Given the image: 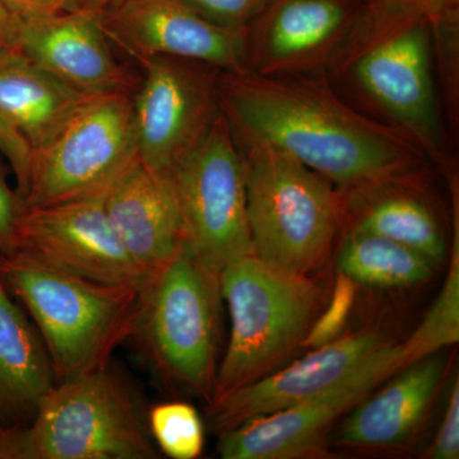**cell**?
I'll use <instances>...</instances> for the list:
<instances>
[{
  "label": "cell",
  "mask_w": 459,
  "mask_h": 459,
  "mask_svg": "<svg viewBox=\"0 0 459 459\" xmlns=\"http://www.w3.org/2000/svg\"><path fill=\"white\" fill-rule=\"evenodd\" d=\"M394 2L427 18L433 27L458 22L459 0H394Z\"/></svg>",
  "instance_id": "f546056e"
},
{
  "label": "cell",
  "mask_w": 459,
  "mask_h": 459,
  "mask_svg": "<svg viewBox=\"0 0 459 459\" xmlns=\"http://www.w3.org/2000/svg\"><path fill=\"white\" fill-rule=\"evenodd\" d=\"M220 287L231 333L210 402L280 369L303 349L329 298L309 276L281 270L255 255L226 265Z\"/></svg>",
  "instance_id": "277c9868"
},
{
  "label": "cell",
  "mask_w": 459,
  "mask_h": 459,
  "mask_svg": "<svg viewBox=\"0 0 459 459\" xmlns=\"http://www.w3.org/2000/svg\"><path fill=\"white\" fill-rule=\"evenodd\" d=\"M241 144L253 255L281 270L310 276L327 263L342 231L340 190L265 142Z\"/></svg>",
  "instance_id": "5b68a950"
},
{
  "label": "cell",
  "mask_w": 459,
  "mask_h": 459,
  "mask_svg": "<svg viewBox=\"0 0 459 459\" xmlns=\"http://www.w3.org/2000/svg\"><path fill=\"white\" fill-rule=\"evenodd\" d=\"M197 13L216 25L246 32L271 0H183Z\"/></svg>",
  "instance_id": "484cf974"
},
{
  "label": "cell",
  "mask_w": 459,
  "mask_h": 459,
  "mask_svg": "<svg viewBox=\"0 0 459 459\" xmlns=\"http://www.w3.org/2000/svg\"><path fill=\"white\" fill-rule=\"evenodd\" d=\"M406 365L409 361L402 343L385 342L325 391L220 433V457L295 459L322 455L332 429L342 416Z\"/></svg>",
  "instance_id": "8fae6325"
},
{
  "label": "cell",
  "mask_w": 459,
  "mask_h": 459,
  "mask_svg": "<svg viewBox=\"0 0 459 459\" xmlns=\"http://www.w3.org/2000/svg\"><path fill=\"white\" fill-rule=\"evenodd\" d=\"M132 95L87 96L59 131L32 151L27 207L100 197L131 168L138 159Z\"/></svg>",
  "instance_id": "ba28073f"
},
{
  "label": "cell",
  "mask_w": 459,
  "mask_h": 459,
  "mask_svg": "<svg viewBox=\"0 0 459 459\" xmlns=\"http://www.w3.org/2000/svg\"><path fill=\"white\" fill-rule=\"evenodd\" d=\"M427 174L425 169L409 177L340 190L343 228L397 241L440 264L448 247L427 193Z\"/></svg>",
  "instance_id": "d6986e66"
},
{
  "label": "cell",
  "mask_w": 459,
  "mask_h": 459,
  "mask_svg": "<svg viewBox=\"0 0 459 459\" xmlns=\"http://www.w3.org/2000/svg\"><path fill=\"white\" fill-rule=\"evenodd\" d=\"M0 274L35 322L56 383L108 367L132 337L140 286L81 279L21 250L0 255Z\"/></svg>",
  "instance_id": "3957f363"
},
{
  "label": "cell",
  "mask_w": 459,
  "mask_h": 459,
  "mask_svg": "<svg viewBox=\"0 0 459 459\" xmlns=\"http://www.w3.org/2000/svg\"><path fill=\"white\" fill-rule=\"evenodd\" d=\"M86 98L22 53L0 62V115L32 151L53 137Z\"/></svg>",
  "instance_id": "ffe728a7"
},
{
  "label": "cell",
  "mask_w": 459,
  "mask_h": 459,
  "mask_svg": "<svg viewBox=\"0 0 459 459\" xmlns=\"http://www.w3.org/2000/svg\"><path fill=\"white\" fill-rule=\"evenodd\" d=\"M362 2L368 3V2H370V0H362Z\"/></svg>",
  "instance_id": "e575fe53"
},
{
  "label": "cell",
  "mask_w": 459,
  "mask_h": 459,
  "mask_svg": "<svg viewBox=\"0 0 459 459\" xmlns=\"http://www.w3.org/2000/svg\"><path fill=\"white\" fill-rule=\"evenodd\" d=\"M362 0H271L244 32L246 68L264 75L312 74L328 68Z\"/></svg>",
  "instance_id": "4fadbf2b"
},
{
  "label": "cell",
  "mask_w": 459,
  "mask_h": 459,
  "mask_svg": "<svg viewBox=\"0 0 459 459\" xmlns=\"http://www.w3.org/2000/svg\"><path fill=\"white\" fill-rule=\"evenodd\" d=\"M437 263L389 238L346 230L337 256L340 273L358 286L409 289L430 280Z\"/></svg>",
  "instance_id": "7402d4cb"
},
{
  "label": "cell",
  "mask_w": 459,
  "mask_h": 459,
  "mask_svg": "<svg viewBox=\"0 0 459 459\" xmlns=\"http://www.w3.org/2000/svg\"><path fill=\"white\" fill-rule=\"evenodd\" d=\"M33 415L30 459L159 457L134 395L108 365L56 382Z\"/></svg>",
  "instance_id": "52a82bcc"
},
{
  "label": "cell",
  "mask_w": 459,
  "mask_h": 459,
  "mask_svg": "<svg viewBox=\"0 0 459 459\" xmlns=\"http://www.w3.org/2000/svg\"><path fill=\"white\" fill-rule=\"evenodd\" d=\"M169 178L186 244L199 262L220 274L226 265L253 255L243 155L221 111L204 140Z\"/></svg>",
  "instance_id": "9c48e42d"
},
{
  "label": "cell",
  "mask_w": 459,
  "mask_h": 459,
  "mask_svg": "<svg viewBox=\"0 0 459 459\" xmlns=\"http://www.w3.org/2000/svg\"><path fill=\"white\" fill-rule=\"evenodd\" d=\"M220 274L186 244L142 281L132 337L159 377L211 401L219 362Z\"/></svg>",
  "instance_id": "8992f818"
},
{
  "label": "cell",
  "mask_w": 459,
  "mask_h": 459,
  "mask_svg": "<svg viewBox=\"0 0 459 459\" xmlns=\"http://www.w3.org/2000/svg\"><path fill=\"white\" fill-rule=\"evenodd\" d=\"M459 241L458 222L453 238L448 273L434 304L421 325L404 342L407 361L415 362L433 353L440 352L459 341Z\"/></svg>",
  "instance_id": "603a6c76"
},
{
  "label": "cell",
  "mask_w": 459,
  "mask_h": 459,
  "mask_svg": "<svg viewBox=\"0 0 459 459\" xmlns=\"http://www.w3.org/2000/svg\"><path fill=\"white\" fill-rule=\"evenodd\" d=\"M356 290L358 285L338 272L333 291L305 337L303 349H319L342 336L347 320L351 316Z\"/></svg>",
  "instance_id": "d4e9b609"
},
{
  "label": "cell",
  "mask_w": 459,
  "mask_h": 459,
  "mask_svg": "<svg viewBox=\"0 0 459 459\" xmlns=\"http://www.w3.org/2000/svg\"><path fill=\"white\" fill-rule=\"evenodd\" d=\"M108 2V0H83L82 4L81 5H87V7L101 9L105 4H107Z\"/></svg>",
  "instance_id": "836d02e7"
},
{
  "label": "cell",
  "mask_w": 459,
  "mask_h": 459,
  "mask_svg": "<svg viewBox=\"0 0 459 459\" xmlns=\"http://www.w3.org/2000/svg\"><path fill=\"white\" fill-rule=\"evenodd\" d=\"M101 25L111 44L142 63L153 56L246 68L244 33L211 22L183 0H108Z\"/></svg>",
  "instance_id": "5bb4252c"
},
{
  "label": "cell",
  "mask_w": 459,
  "mask_h": 459,
  "mask_svg": "<svg viewBox=\"0 0 459 459\" xmlns=\"http://www.w3.org/2000/svg\"><path fill=\"white\" fill-rule=\"evenodd\" d=\"M148 430L160 451L172 459H195L204 452V428L198 411L186 402L156 404Z\"/></svg>",
  "instance_id": "cb8c5ba5"
},
{
  "label": "cell",
  "mask_w": 459,
  "mask_h": 459,
  "mask_svg": "<svg viewBox=\"0 0 459 459\" xmlns=\"http://www.w3.org/2000/svg\"><path fill=\"white\" fill-rule=\"evenodd\" d=\"M143 80L133 93L138 160L170 177L204 140L220 114L222 69L177 56L140 63Z\"/></svg>",
  "instance_id": "30bf717a"
},
{
  "label": "cell",
  "mask_w": 459,
  "mask_h": 459,
  "mask_svg": "<svg viewBox=\"0 0 459 459\" xmlns=\"http://www.w3.org/2000/svg\"><path fill=\"white\" fill-rule=\"evenodd\" d=\"M446 371L448 361L439 352L406 365L379 394L368 395L350 411L334 440L360 451L403 446L424 427Z\"/></svg>",
  "instance_id": "ac0fdd59"
},
{
  "label": "cell",
  "mask_w": 459,
  "mask_h": 459,
  "mask_svg": "<svg viewBox=\"0 0 459 459\" xmlns=\"http://www.w3.org/2000/svg\"><path fill=\"white\" fill-rule=\"evenodd\" d=\"M425 457L430 459H457L459 457V382L455 377L446 401V413L433 444Z\"/></svg>",
  "instance_id": "f1b7e54d"
},
{
  "label": "cell",
  "mask_w": 459,
  "mask_h": 459,
  "mask_svg": "<svg viewBox=\"0 0 459 459\" xmlns=\"http://www.w3.org/2000/svg\"><path fill=\"white\" fill-rule=\"evenodd\" d=\"M23 208L25 202L9 184L7 168L0 160V255L17 250L18 225Z\"/></svg>",
  "instance_id": "4316f807"
},
{
  "label": "cell",
  "mask_w": 459,
  "mask_h": 459,
  "mask_svg": "<svg viewBox=\"0 0 459 459\" xmlns=\"http://www.w3.org/2000/svg\"><path fill=\"white\" fill-rule=\"evenodd\" d=\"M105 210L143 280L186 246V229L170 178L140 160L104 195Z\"/></svg>",
  "instance_id": "e0dca14e"
},
{
  "label": "cell",
  "mask_w": 459,
  "mask_h": 459,
  "mask_svg": "<svg viewBox=\"0 0 459 459\" xmlns=\"http://www.w3.org/2000/svg\"><path fill=\"white\" fill-rule=\"evenodd\" d=\"M385 342V336L377 331L341 336L333 342L312 350L300 360L210 402L208 413L214 430L222 433L325 391L349 376Z\"/></svg>",
  "instance_id": "2e32d148"
},
{
  "label": "cell",
  "mask_w": 459,
  "mask_h": 459,
  "mask_svg": "<svg viewBox=\"0 0 459 459\" xmlns=\"http://www.w3.org/2000/svg\"><path fill=\"white\" fill-rule=\"evenodd\" d=\"M21 53L18 42V17L0 0V62Z\"/></svg>",
  "instance_id": "d6a6232c"
},
{
  "label": "cell",
  "mask_w": 459,
  "mask_h": 459,
  "mask_svg": "<svg viewBox=\"0 0 459 459\" xmlns=\"http://www.w3.org/2000/svg\"><path fill=\"white\" fill-rule=\"evenodd\" d=\"M18 42L23 56L82 95L134 89L115 59L100 8L80 5L48 16L18 17Z\"/></svg>",
  "instance_id": "9a60e30c"
},
{
  "label": "cell",
  "mask_w": 459,
  "mask_h": 459,
  "mask_svg": "<svg viewBox=\"0 0 459 459\" xmlns=\"http://www.w3.org/2000/svg\"><path fill=\"white\" fill-rule=\"evenodd\" d=\"M104 195L42 207L25 205L17 250L81 279L140 286L143 276L108 220Z\"/></svg>",
  "instance_id": "7c38bea8"
},
{
  "label": "cell",
  "mask_w": 459,
  "mask_h": 459,
  "mask_svg": "<svg viewBox=\"0 0 459 459\" xmlns=\"http://www.w3.org/2000/svg\"><path fill=\"white\" fill-rule=\"evenodd\" d=\"M217 95L220 110L238 142H265L338 190L428 169L429 157L412 135L350 107L316 74L222 71Z\"/></svg>",
  "instance_id": "6da1fadb"
},
{
  "label": "cell",
  "mask_w": 459,
  "mask_h": 459,
  "mask_svg": "<svg viewBox=\"0 0 459 459\" xmlns=\"http://www.w3.org/2000/svg\"><path fill=\"white\" fill-rule=\"evenodd\" d=\"M433 54V26L427 18L394 0H370L328 68L449 171Z\"/></svg>",
  "instance_id": "7a4b0ae2"
},
{
  "label": "cell",
  "mask_w": 459,
  "mask_h": 459,
  "mask_svg": "<svg viewBox=\"0 0 459 459\" xmlns=\"http://www.w3.org/2000/svg\"><path fill=\"white\" fill-rule=\"evenodd\" d=\"M20 18L48 16L80 7L83 0H2Z\"/></svg>",
  "instance_id": "4dcf8cb0"
},
{
  "label": "cell",
  "mask_w": 459,
  "mask_h": 459,
  "mask_svg": "<svg viewBox=\"0 0 459 459\" xmlns=\"http://www.w3.org/2000/svg\"><path fill=\"white\" fill-rule=\"evenodd\" d=\"M0 459H30L27 428L0 421Z\"/></svg>",
  "instance_id": "1f68e13d"
},
{
  "label": "cell",
  "mask_w": 459,
  "mask_h": 459,
  "mask_svg": "<svg viewBox=\"0 0 459 459\" xmlns=\"http://www.w3.org/2000/svg\"><path fill=\"white\" fill-rule=\"evenodd\" d=\"M54 385L41 336L13 303L0 274V421L35 413Z\"/></svg>",
  "instance_id": "44dd1931"
},
{
  "label": "cell",
  "mask_w": 459,
  "mask_h": 459,
  "mask_svg": "<svg viewBox=\"0 0 459 459\" xmlns=\"http://www.w3.org/2000/svg\"><path fill=\"white\" fill-rule=\"evenodd\" d=\"M31 155V147L25 138L0 115V156L4 157L5 161L11 166V170L16 178L17 193L22 199L29 180Z\"/></svg>",
  "instance_id": "83f0119b"
}]
</instances>
